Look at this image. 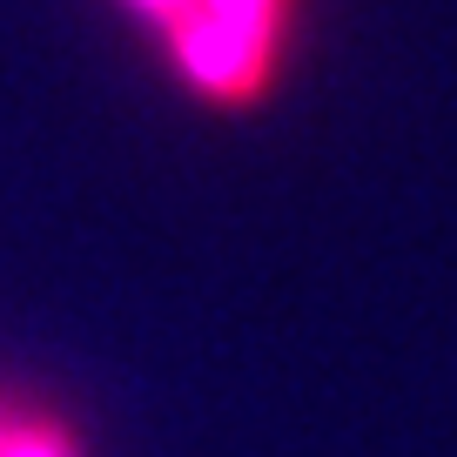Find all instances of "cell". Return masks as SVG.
Returning <instances> with one entry per match:
<instances>
[{"mask_svg":"<svg viewBox=\"0 0 457 457\" xmlns=\"http://www.w3.org/2000/svg\"><path fill=\"white\" fill-rule=\"evenodd\" d=\"M0 457H87L81 430L41 403L0 397Z\"/></svg>","mask_w":457,"mask_h":457,"instance_id":"cell-2","label":"cell"},{"mask_svg":"<svg viewBox=\"0 0 457 457\" xmlns=\"http://www.w3.org/2000/svg\"><path fill=\"white\" fill-rule=\"evenodd\" d=\"M162 47L175 87L215 114H256L283 87L303 0H114Z\"/></svg>","mask_w":457,"mask_h":457,"instance_id":"cell-1","label":"cell"}]
</instances>
